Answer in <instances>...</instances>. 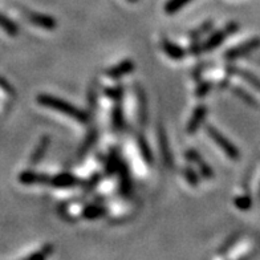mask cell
<instances>
[{
  "label": "cell",
  "mask_w": 260,
  "mask_h": 260,
  "mask_svg": "<svg viewBox=\"0 0 260 260\" xmlns=\"http://www.w3.org/2000/svg\"><path fill=\"white\" fill-rule=\"evenodd\" d=\"M36 101H38L39 105L45 106V108H48V109L56 110L58 113L64 114V116L69 117V118H72V120L79 121L82 125H86V123L89 122L90 114L88 113V112L80 109V108H77L76 105L68 103V101H65V100L60 99V97L47 94V93H41V94L38 96Z\"/></svg>",
  "instance_id": "obj_1"
},
{
  "label": "cell",
  "mask_w": 260,
  "mask_h": 260,
  "mask_svg": "<svg viewBox=\"0 0 260 260\" xmlns=\"http://www.w3.org/2000/svg\"><path fill=\"white\" fill-rule=\"evenodd\" d=\"M206 133L211 138L214 142L216 144V146L219 147L220 150L227 155V157L231 159V161H238L240 158V151L239 149L235 146V145L226 137V136H223L220 133L219 130L216 129V127L211 126V125H207L206 126Z\"/></svg>",
  "instance_id": "obj_2"
},
{
  "label": "cell",
  "mask_w": 260,
  "mask_h": 260,
  "mask_svg": "<svg viewBox=\"0 0 260 260\" xmlns=\"http://www.w3.org/2000/svg\"><path fill=\"white\" fill-rule=\"evenodd\" d=\"M238 31H239V24H238L236 21H230V23H227L222 29H218V31L214 32V34H212L211 36H210V38L203 43L202 51L203 52L214 51V49L218 48L219 45H222L229 36L236 34Z\"/></svg>",
  "instance_id": "obj_3"
},
{
  "label": "cell",
  "mask_w": 260,
  "mask_h": 260,
  "mask_svg": "<svg viewBox=\"0 0 260 260\" xmlns=\"http://www.w3.org/2000/svg\"><path fill=\"white\" fill-rule=\"evenodd\" d=\"M260 48V38H253L250 40L244 41V43H240L239 45H235L233 48H230L229 51H226L224 53V58L229 60V61H234L236 58L244 57V56L251 55L252 52H255L256 49Z\"/></svg>",
  "instance_id": "obj_4"
},
{
  "label": "cell",
  "mask_w": 260,
  "mask_h": 260,
  "mask_svg": "<svg viewBox=\"0 0 260 260\" xmlns=\"http://www.w3.org/2000/svg\"><path fill=\"white\" fill-rule=\"evenodd\" d=\"M23 14H24V17L31 23V24L36 25V27L41 28V29H45V31H55L56 27H57V21H56V19L55 17L49 16V15L40 14V12H36V11L28 10H23Z\"/></svg>",
  "instance_id": "obj_5"
},
{
  "label": "cell",
  "mask_w": 260,
  "mask_h": 260,
  "mask_svg": "<svg viewBox=\"0 0 260 260\" xmlns=\"http://www.w3.org/2000/svg\"><path fill=\"white\" fill-rule=\"evenodd\" d=\"M157 137H158V147H159V151H161V155H162V159H164L165 166L171 169L173 166H174V157H173V151H171L170 145H169L166 130H165V127L162 126L161 123L158 125Z\"/></svg>",
  "instance_id": "obj_6"
},
{
  "label": "cell",
  "mask_w": 260,
  "mask_h": 260,
  "mask_svg": "<svg viewBox=\"0 0 260 260\" xmlns=\"http://www.w3.org/2000/svg\"><path fill=\"white\" fill-rule=\"evenodd\" d=\"M48 185L55 188H73L82 186V181L72 173H60L49 178Z\"/></svg>",
  "instance_id": "obj_7"
},
{
  "label": "cell",
  "mask_w": 260,
  "mask_h": 260,
  "mask_svg": "<svg viewBox=\"0 0 260 260\" xmlns=\"http://www.w3.org/2000/svg\"><path fill=\"white\" fill-rule=\"evenodd\" d=\"M136 101H137V114H138V123L141 127H145L147 125V120H149V112H147V99L145 94V90L142 89V86L136 84Z\"/></svg>",
  "instance_id": "obj_8"
},
{
  "label": "cell",
  "mask_w": 260,
  "mask_h": 260,
  "mask_svg": "<svg viewBox=\"0 0 260 260\" xmlns=\"http://www.w3.org/2000/svg\"><path fill=\"white\" fill-rule=\"evenodd\" d=\"M49 177L48 174H45V173H39V171H35L32 169L29 170H24L21 171L17 179L20 182L21 185L25 186H31V185H44L49 183Z\"/></svg>",
  "instance_id": "obj_9"
},
{
  "label": "cell",
  "mask_w": 260,
  "mask_h": 260,
  "mask_svg": "<svg viewBox=\"0 0 260 260\" xmlns=\"http://www.w3.org/2000/svg\"><path fill=\"white\" fill-rule=\"evenodd\" d=\"M134 68H136V64H134L133 60L125 58V60H122V61L118 62V64L110 67V68L105 72V75L112 80H120L122 79L123 76L133 73Z\"/></svg>",
  "instance_id": "obj_10"
},
{
  "label": "cell",
  "mask_w": 260,
  "mask_h": 260,
  "mask_svg": "<svg viewBox=\"0 0 260 260\" xmlns=\"http://www.w3.org/2000/svg\"><path fill=\"white\" fill-rule=\"evenodd\" d=\"M207 110H209L207 109V106L203 105V104L195 108L191 117H190V120H188L187 127H186L187 134H190V136H191V134H195L197 133V130L202 126L203 122H205L206 120V116H207Z\"/></svg>",
  "instance_id": "obj_11"
},
{
  "label": "cell",
  "mask_w": 260,
  "mask_h": 260,
  "mask_svg": "<svg viewBox=\"0 0 260 260\" xmlns=\"http://www.w3.org/2000/svg\"><path fill=\"white\" fill-rule=\"evenodd\" d=\"M161 48L165 52V55L170 57L171 60H175V61L183 60L186 56V51L182 48L181 45L175 44L174 41L169 40L166 38H164L161 40Z\"/></svg>",
  "instance_id": "obj_12"
},
{
  "label": "cell",
  "mask_w": 260,
  "mask_h": 260,
  "mask_svg": "<svg viewBox=\"0 0 260 260\" xmlns=\"http://www.w3.org/2000/svg\"><path fill=\"white\" fill-rule=\"evenodd\" d=\"M49 145H51V137L49 136H43L39 140L38 146L35 147V150L32 151L31 157H29V165L31 166H36L45 157L49 149Z\"/></svg>",
  "instance_id": "obj_13"
},
{
  "label": "cell",
  "mask_w": 260,
  "mask_h": 260,
  "mask_svg": "<svg viewBox=\"0 0 260 260\" xmlns=\"http://www.w3.org/2000/svg\"><path fill=\"white\" fill-rule=\"evenodd\" d=\"M106 212H108V210H106L103 205H89L82 210L81 216L84 219L96 220L100 219V218H103V216H105Z\"/></svg>",
  "instance_id": "obj_14"
},
{
  "label": "cell",
  "mask_w": 260,
  "mask_h": 260,
  "mask_svg": "<svg viewBox=\"0 0 260 260\" xmlns=\"http://www.w3.org/2000/svg\"><path fill=\"white\" fill-rule=\"evenodd\" d=\"M112 125L116 132H122L125 129V116H123L122 105L121 101H117L113 108V113H112Z\"/></svg>",
  "instance_id": "obj_15"
},
{
  "label": "cell",
  "mask_w": 260,
  "mask_h": 260,
  "mask_svg": "<svg viewBox=\"0 0 260 260\" xmlns=\"http://www.w3.org/2000/svg\"><path fill=\"white\" fill-rule=\"evenodd\" d=\"M97 138H99V132H97L96 129L90 130L89 134L86 136L85 141L82 142V145L80 146L79 151H77V157L80 158V159H82V158L85 157L86 154H88V151L92 149L93 146H94V144H96Z\"/></svg>",
  "instance_id": "obj_16"
},
{
  "label": "cell",
  "mask_w": 260,
  "mask_h": 260,
  "mask_svg": "<svg viewBox=\"0 0 260 260\" xmlns=\"http://www.w3.org/2000/svg\"><path fill=\"white\" fill-rule=\"evenodd\" d=\"M137 145L138 149H140L141 155L144 158V161L151 166V164L154 162V157H153V153H151V149L149 146V144H147L146 138L142 134H138L137 136Z\"/></svg>",
  "instance_id": "obj_17"
},
{
  "label": "cell",
  "mask_w": 260,
  "mask_h": 260,
  "mask_svg": "<svg viewBox=\"0 0 260 260\" xmlns=\"http://www.w3.org/2000/svg\"><path fill=\"white\" fill-rule=\"evenodd\" d=\"M231 69H233L231 72L236 73V75H239L240 77L244 80V81L248 82L251 86H253L255 89L259 90L260 92V79L257 77L256 75H253L252 72H250V71H246V69H240V68H231Z\"/></svg>",
  "instance_id": "obj_18"
},
{
  "label": "cell",
  "mask_w": 260,
  "mask_h": 260,
  "mask_svg": "<svg viewBox=\"0 0 260 260\" xmlns=\"http://www.w3.org/2000/svg\"><path fill=\"white\" fill-rule=\"evenodd\" d=\"M0 29H3L8 36H16L19 34V25L3 14H0Z\"/></svg>",
  "instance_id": "obj_19"
},
{
  "label": "cell",
  "mask_w": 260,
  "mask_h": 260,
  "mask_svg": "<svg viewBox=\"0 0 260 260\" xmlns=\"http://www.w3.org/2000/svg\"><path fill=\"white\" fill-rule=\"evenodd\" d=\"M53 246L52 244H44V246L41 247L40 250H38L36 252L29 253L25 259L27 260H45L47 257H49L53 253Z\"/></svg>",
  "instance_id": "obj_20"
},
{
  "label": "cell",
  "mask_w": 260,
  "mask_h": 260,
  "mask_svg": "<svg viewBox=\"0 0 260 260\" xmlns=\"http://www.w3.org/2000/svg\"><path fill=\"white\" fill-rule=\"evenodd\" d=\"M212 27H214V21L212 20L205 21V23L199 25L197 29H194V31L190 32V35H188V36H190V40L191 41L192 40H201V38H202L203 35L209 34V32L211 31Z\"/></svg>",
  "instance_id": "obj_21"
},
{
  "label": "cell",
  "mask_w": 260,
  "mask_h": 260,
  "mask_svg": "<svg viewBox=\"0 0 260 260\" xmlns=\"http://www.w3.org/2000/svg\"><path fill=\"white\" fill-rule=\"evenodd\" d=\"M233 93L235 94L238 99H240L243 103H246L247 105L250 106H257V103L255 101V99H253L252 96H251L250 93L246 92V90L243 89V88H240V86H234L233 88Z\"/></svg>",
  "instance_id": "obj_22"
},
{
  "label": "cell",
  "mask_w": 260,
  "mask_h": 260,
  "mask_svg": "<svg viewBox=\"0 0 260 260\" xmlns=\"http://www.w3.org/2000/svg\"><path fill=\"white\" fill-rule=\"evenodd\" d=\"M190 2L191 0H168V3L165 6V12L168 15L175 14V12H178L179 10H182Z\"/></svg>",
  "instance_id": "obj_23"
},
{
  "label": "cell",
  "mask_w": 260,
  "mask_h": 260,
  "mask_svg": "<svg viewBox=\"0 0 260 260\" xmlns=\"http://www.w3.org/2000/svg\"><path fill=\"white\" fill-rule=\"evenodd\" d=\"M104 93H105V96L109 97L110 100H113L114 103H117V101H122L123 86L121 85V84L116 86H110V88H106Z\"/></svg>",
  "instance_id": "obj_24"
},
{
  "label": "cell",
  "mask_w": 260,
  "mask_h": 260,
  "mask_svg": "<svg viewBox=\"0 0 260 260\" xmlns=\"http://www.w3.org/2000/svg\"><path fill=\"white\" fill-rule=\"evenodd\" d=\"M182 173H183V177H185L186 182H187L191 187H197V186L199 185L198 174H197L191 168H185L182 170Z\"/></svg>",
  "instance_id": "obj_25"
},
{
  "label": "cell",
  "mask_w": 260,
  "mask_h": 260,
  "mask_svg": "<svg viewBox=\"0 0 260 260\" xmlns=\"http://www.w3.org/2000/svg\"><path fill=\"white\" fill-rule=\"evenodd\" d=\"M234 203H235L238 209L246 211V210H250V207L252 206V199H251V197L248 194H243L239 195L238 198H235Z\"/></svg>",
  "instance_id": "obj_26"
},
{
  "label": "cell",
  "mask_w": 260,
  "mask_h": 260,
  "mask_svg": "<svg viewBox=\"0 0 260 260\" xmlns=\"http://www.w3.org/2000/svg\"><path fill=\"white\" fill-rule=\"evenodd\" d=\"M239 236H240V233H234L233 235L229 236L226 239V242L220 246L219 251H218V253H220V255H223V253H226L227 251H230L231 248H233L234 244L238 242V239H239Z\"/></svg>",
  "instance_id": "obj_27"
},
{
  "label": "cell",
  "mask_w": 260,
  "mask_h": 260,
  "mask_svg": "<svg viewBox=\"0 0 260 260\" xmlns=\"http://www.w3.org/2000/svg\"><path fill=\"white\" fill-rule=\"evenodd\" d=\"M197 166H198L199 173H201V175H202L203 178H205V179H212V178H214V170H212L211 166H210V165L207 164L205 159L199 161L198 164H197Z\"/></svg>",
  "instance_id": "obj_28"
},
{
  "label": "cell",
  "mask_w": 260,
  "mask_h": 260,
  "mask_svg": "<svg viewBox=\"0 0 260 260\" xmlns=\"http://www.w3.org/2000/svg\"><path fill=\"white\" fill-rule=\"evenodd\" d=\"M97 85V84H96ZM94 86H90L89 89V94H88V103H89V110H88V113L92 114L93 110L96 109L97 106V99H99V89Z\"/></svg>",
  "instance_id": "obj_29"
},
{
  "label": "cell",
  "mask_w": 260,
  "mask_h": 260,
  "mask_svg": "<svg viewBox=\"0 0 260 260\" xmlns=\"http://www.w3.org/2000/svg\"><path fill=\"white\" fill-rule=\"evenodd\" d=\"M0 90H2L6 96L10 97V99L16 96V92H15V88L12 86V84H10V82L4 79V77H2V76H0Z\"/></svg>",
  "instance_id": "obj_30"
},
{
  "label": "cell",
  "mask_w": 260,
  "mask_h": 260,
  "mask_svg": "<svg viewBox=\"0 0 260 260\" xmlns=\"http://www.w3.org/2000/svg\"><path fill=\"white\" fill-rule=\"evenodd\" d=\"M211 90V82L209 81H199L198 86H197V90H195V96L198 99H203L209 94V92Z\"/></svg>",
  "instance_id": "obj_31"
},
{
  "label": "cell",
  "mask_w": 260,
  "mask_h": 260,
  "mask_svg": "<svg viewBox=\"0 0 260 260\" xmlns=\"http://www.w3.org/2000/svg\"><path fill=\"white\" fill-rule=\"evenodd\" d=\"M185 158L188 164L197 165L199 161H202V155L199 154V151H197L195 149H188L185 151Z\"/></svg>",
  "instance_id": "obj_32"
},
{
  "label": "cell",
  "mask_w": 260,
  "mask_h": 260,
  "mask_svg": "<svg viewBox=\"0 0 260 260\" xmlns=\"http://www.w3.org/2000/svg\"><path fill=\"white\" fill-rule=\"evenodd\" d=\"M100 181H101V174H94L92 177V178L88 179V181H86L85 183L82 182V185H84V190H85L86 192L92 191L93 188H94L97 185H99Z\"/></svg>",
  "instance_id": "obj_33"
},
{
  "label": "cell",
  "mask_w": 260,
  "mask_h": 260,
  "mask_svg": "<svg viewBox=\"0 0 260 260\" xmlns=\"http://www.w3.org/2000/svg\"><path fill=\"white\" fill-rule=\"evenodd\" d=\"M127 2H130V3H136V2H138V0H127Z\"/></svg>",
  "instance_id": "obj_34"
}]
</instances>
